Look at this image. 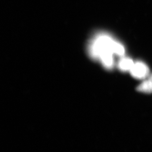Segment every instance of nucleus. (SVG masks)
I'll return each mask as SVG.
<instances>
[{
	"mask_svg": "<svg viewBox=\"0 0 152 152\" xmlns=\"http://www.w3.org/2000/svg\"><path fill=\"white\" fill-rule=\"evenodd\" d=\"M134 62L132 59L129 58H121L118 61L117 66L118 69L122 72L130 71Z\"/></svg>",
	"mask_w": 152,
	"mask_h": 152,
	"instance_id": "obj_3",
	"label": "nucleus"
},
{
	"mask_svg": "<svg viewBox=\"0 0 152 152\" xmlns=\"http://www.w3.org/2000/svg\"><path fill=\"white\" fill-rule=\"evenodd\" d=\"M138 91L145 93H152V82L149 79L144 80L136 88Z\"/></svg>",
	"mask_w": 152,
	"mask_h": 152,
	"instance_id": "obj_4",
	"label": "nucleus"
},
{
	"mask_svg": "<svg viewBox=\"0 0 152 152\" xmlns=\"http://www.w3.org/2000/svg\"><path fill=\"white\" fill-rule=\"evenodd\" d=\"M116 43L107 33H94L87 41V55L91 60L100 63L105 69L111 70L115 64L113 55H115Z\"/></svg>",
	"mask_w": 152,
	"mask_h": 152,
	"instance_id": "obj_1",
	"label": "nucleus"
},
{
	"mask_svg": "<svg viewBox=\"0 0 152 152\" xmlns=\"http://www.w3.org/2000/svg\"><path fill=\"white\" fill-rule=\"evenodd\" d=\"M129 72L135 79L142 80L149 76L150 70L147 65L143 62L137 61L134 63Z\"/></svg>",
	"mask_w": 152,
	"mask_h": 152,
	"instance_id": "obj_2",
	"label": "nucleus"
},
{
	"mask_svg": "<svg viewBox=\"0 0 152 152\" xmlns=\"http://www.w3.org/2000/svg\"><path fill=\"white\" fill-rule=\"evenodd\" d=\"M148 79L151 80L152 82V73L150 74V75H149V76H148Z\"/></svg>",
	"mask_w": 152,
	"mask_h": 152,
	"instance_id": "obj_5",
	"label": "nucleus"
}]
</instances>
